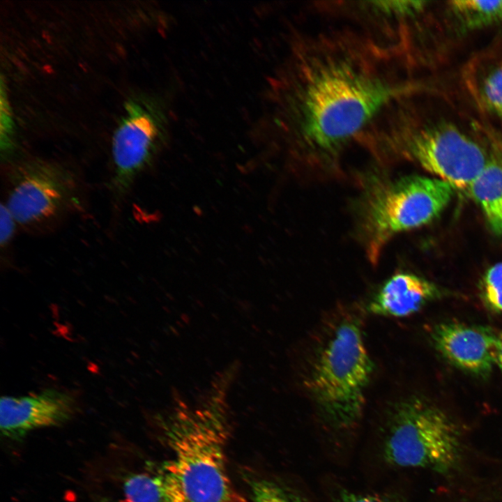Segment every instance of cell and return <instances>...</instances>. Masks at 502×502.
I'll use <instances>...</instances> for the list:
<instances>
[{
    "label": "cell",
    "mask_w": 502,
    "mask_h": 502,
    "mask_svg": "<svg viewBox=\"0 0 502 502\" xmlns=\"http://www.w3.org/2000/svg\"><path fill=\"white\" fill-rule=\"evenodd\" d=\"M370 56L339 37L299 49L283 88L280 121L304 151L335 155L400 93Z\"/></svg>",
    "instance_id": "cell-1"
},
{
    "label": "cell",
    "mask_w": 502,
    "mask_h": 502,
    "mask_svg": "<svg viewBox=\"0 0 502 502\" xmlns=\"http://www.w3.org/2000/svg\"><path fill=\"white\" fill-rule=\"evenodd\" d=\"M227 429L217 410L174 416L165 429L172 458L161 475L165 502H244L227 471Z\"/></svg>",
    "instance_id": "cell-2"
},
{
    "label": "cell",
    "mask_w": 502,
    "mask_h": 502,
    "mask_svg": "<svg viewBox=\"0 0 502 502\" xmlns=\"http://www.w3.org/2000/svg\"><path fill=\"white\" fill-rule=\"evenodd\" d=\"M373 371L361 323L347 314L339 319L319 347L307 376V389L324 416L346 429L360 419Z\"/></svg>",
    "instance_id": "cell-3"
},
{
    "label": "cell",
    "mask_w": 502,
    "mask_h": 502,
    "mask_svg": "<svg viewBox=\"0 0 502 502\" xmlns=\"http://www.w3.org/2000/svg\"><path fill=\"white\" fill-rule=\"evenodd\" d=\"M453 192L441 179L418 175L373 184L363 198L360 218L371 261H377L384 245L397 234L438 217Z\"/></svg>",
    "instance_id": "cell-4"
},
{
    "label": "cell",
    "mask_w": 502,
    "mask_h": 502,
    "mask_svg": "<svg viewBox=\"0 0 502 502\" xmlns=\"http://www.w3.org/2000/svg\"><path fill=\"white\" fill-rule=\"evenodd\" d=\"M392 413L384 445L388 462L441 474L457 466L462 452V435L443 409L411 397L398 402Z\"/></svg>",
    "instance_id": "cell-5"
},
{
    "label": "cell",
    "mask_w": 502,
    "mask_h": 502,
    "mask_svg": "<svg viewBox=\"0 0 502 502\" xmlns=\"http://www.w3.org/2000/svg\"><path fill=\"white\" fill-rule=\"evenodd\" d=\"M393 139L402 156L468 195L489 158L478 142L451 123L406 129Z\"/></svg>",
    "instance_id": "cell-6"
},
{
    "label": "cell",
    "mask_w": 502,
    "mask_h": 502,
    "mask_svg": "<svg viewBox=\"0 0 502 502\" xmlns=\"http://www.w3.org/2000/svg\"><path fill=\"white\" fill-rule=\"evenodd\" d=\"M5 204L16 222L43 225L59 218L73 204L75 183L62 167L41 160L17 165L10 174Z\"/></svg>",
    "instance_id": "cell-7"
},
{
    "label": "cell",
    "mask_w": 502,
    "mask_h": 502,
    "mask_svg": "<svg viewBox=\"0 0 502 502\" xmlns=\"http://www.w3.org/2000/svg\"><path fill=\"white\" fill-rule=\"evenodd\" d=\"M112 142V185L118 195L126 193L146 167L159 139L161 124L153 111L130 102Z\"/></svg>",
    "instance_id": "cell-8"
},
{
    "label": "cell",
    "mask_w": 502,
    "mask_h": 502,
    "mask_svg": "<svg viewBox=\"0 0 502 502\" xmlns=\"http://www.w3.org/2000/svg\"><path fill=\"white\" fill-rule=\"evenodd\" d=\"M77 407L72 393L55 388L20 397L3 396L0 400L1 434L17 439L36 429L61 425L75 416Z\"/></svg>",
    "instance_id": "cell-9"
},
{
    "label": "cell",
    "mask_w": 502,
    "mask_h": 502,
    "mask_svg": "<svg viewBox=\"0 0 502 502\" xmlns=\"http://www.w3.org/2000/svg\"><path fill=\"white\" fill-rule=\"evenodd\" d=\"M496 334L485 326L446 322L435 326L431 337L435 348L452 365L469 373L485 376L494 365Z\"/></svg>",
    "instance_id": "cell-10"
},
{
    "label": "cell",
    "mask_w": 502,
    "mask_h": 502,
    "mask_svg": "<svg viewBox=\"0 0 502 502\" xmlns=\"http://www.w3.org/2000/svg\"><path fill=\"white\" fill-rule=\"evenodd\" d=\"M439 295L431 282L412 273L393 275L381 287L368 305L374 314L404 317L418 312Z\"/></svg>",
    "instance_id": "cell-11"
},
{
    "label": "cell",
    "mask_w": 502,
    "mask_h": 502,
    "mask_svg": "<svg viewBox=\"0 0 502 502\" xmlns=\"http://www.w3.org/2000/svg\"><path fill=\"white\" fill-rule=\"evenodd\" d=\"M469 195L480 206L492 231L502 236V158L489 156L487 162L473 182Z\"/></svg>",
    "instance_id": "cell-12"
},
{
    "label": "cell",
    "mask_w": 502,
    "mask_h": 502,
    "mask_svg": "<svg viewBox=\"0 0 502 502\" xmlns=\"http://www.w3.org/2000/svg\"><path fill=\"white\" fill-rule=\"evenodd\" d=\"M450 6L468 29L502 23V0H456Z\"/></svg>",
    "instance_id": "cell-13"
},
{
    "label": "cell",
    "mask_w": 502,
    "mask_h": 502,
    "mask_svg": "<svg viewBox=\"0 0 502 502\" xmlns=\"http://www.w3.org/2000/svg\"><path fill=\"white\" fill-rule=\"evenodd\" d=\"M123 492L128 502H165L161 476L135 473L123 482Z\"/></svg>",
    "instance_id": "cell-14"
},
{
    "label": "cell",
    "mask_w": 502,
    "mask_h": 502,
    "mask_svg": "<svg viewBox=\"0 0 502 502\" xmlns=\"http://www.w3.org/2000/svg\"><path fill=\"white\" fill-rule=\"evenodd\" d=\"M482 296L491 310L502 312V263L490 267L482 280Z\"/></svg>",
    "instance_id": "cell-15"
},
{
    "label": "cell",
    "mask_w": 502,
    "mask_h": 502,
    "mask_svg": "<svg viewBox=\"0 0 502 502\" xmlns=\"http://www.w3.org/2000/svg\"><path fill=\"white\" fill-rule=\"evenodd\" d=\"M482 96L487 106L502 117V66L494 69L485 79Z\"/></svg>",
    "instance_id": "cell-16"
},
{
    "label": "cell",
    "mask_w": 502,
    "mask_h": 502,
    "mask_svg": "<svg viewBox=\"0 0 502 502\" xmlns=\"http://www.w3.org/2000/svg\"><path fill=\"white\" fill-rule=\"evenodd\" d=\"M251 489L254 502H296L277 485L265 480L252 482Z\"/></svg>",
    "instance_id": "cell-17"
},
{
    "label": "cell",
    "mask_w": 502,
    "mask_h": 502,
    "mask_svg": "<svg viewBox=\"0 0 502 502\" xmlns=\"http://www.w3.org/2000/svg\"><path fill=\"white\" fill-rule=\"evenodd\" d=\"M0 107L1 147V151H4L5 154H8L10 151L13 146V121L10 106L6 94V90L3 89V84L2 82L1 86Z\"/></svg>",
    "instance_id": "cell-18"
},
{
    "label": "cell",
    "mask_w": 502,
    "mask_h": 502,
    "mask_svg": "<svg viewBox=\"0 0 502 502\" xmlns=\"http://www.w3.org/2000/svg\"><path fill=\"white\" fill-rule=\"evenodd\" d=\"M15 224H17L6 205L1 206V245H7L14 234Z\"/></svg>",
    "instance_id": "cell-19"
},
{
    "label": "cell",
    "mask_w": 502,
    "mask_h": 502,
    "mask_svg": "<svg viewBox=\"0 0 502 502\" xmlns=\"http://www.w3.org/2000/svg\"><path fill=\"white\" fill-rule=\"evenodd\" d=\"M336 502H389L379 496L360 494L351 492H343L340 493L336 499Z\"/></svg>",
    "instance_id": "cell-20"
},
{
    "label": "cell",
    "mask_w": 502,
    "mask_h": 502,
    "mask_svg": "<svg viewBox=\"0 0 502 502\" xmlns=\"http://www.w3.org/2000/svg\"><path fill=\"white\" fill-rule=\"evenodd\" d=\"M494 364L502 371V331L496 334L493 348Z\"/></svg>",
    "instance_id": "cell-21"
},
{
    "label": "cell",
    "mask_w": 502,
    "mask_h": 502,
    "mask_svg": "<svg viewBox=\"0 0 502 502\" xmlns=\"http://www.w3.org/2000/svg\"><path fill=\"white\" fill-rule=\"evenodd\" d=\"M99 502H121V501H112V500H106V499H105V500H102V501H99ZM126 502H128V501H126Z\"/></svg>",
    "instance_id": "cell-22"
}]
</instances>
